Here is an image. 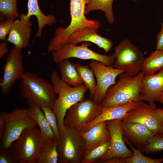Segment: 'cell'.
Segmentation results:
<instances>
[{
  "label": "cell",
  "instance_id": "6da1fadb",
  "mask_svg": "<svg viewBox=\"0 0 163 163\" xmlns=\"http://www.w3.org/2000/svg\"><path fill=\"white\" fill-rule=\"evenodd\" d=\"M51 83L57 94L52 109L56 116L60 134L65 129L64 120L67 110L73 105L84 99L88 90L84 84L78 87H71L64 82L56 71L50 75Z\"/></svg>",
  "mask_w": 163,
  "mask_h": 163
},
{
  "label": "cell",
  "instance_id": "7a4b0ae2",
  "mask_svg": "<svg viewBox=\"0 0 163 163\" xmlns=\"http://www.w3.org/2000/svg\"><path fill=\"white\" fill-rule=\"evenodd\" d=\"M144 75L141 71L134 76H129L124 72L120 74L118 82L108 89L101 103L102 107L120 106L142 100L140 92Z\"/></svg>",
  "mask_w": 163,
  "mask_h": 163
},
{
  "label": "cell",
  "instance_id": "3957f363",
  "mask_svg": "<svg viewBox=\"0 0 163 163\" xmlns=\"http://www.w3.org/2000/svg\"><path fill=\"white\" fill-rule=\"evenodd\" d=\"M19 89L22 97L27 101L35 104L41 109L43 107L52 109L56 98L51 83L31 72H25L21 79Z\"/></svg>",
  "mask_w": 163,
  "mask_h": 163
},
{
  "label": "cell",
  "instance_id": "277c9868",
  "mask_svg": "<svg viewBox=\"0 0 163 163\" xmlns=\"http://www.w3.org/2000/svg\"><path fill=\"white\" fill-rule=\"evenodd\" d=\"M46 142L37 126L24 129L11 147L14 152L17 163H36Z\"/></svg>",
  "mask_w": 163,
  "mask_h": 163
},
{
  "label": "cell",
  "instance_id": "5b68a950",
  "mask_svg": "<svg viewBox=\"0 0 163 163\" xmlns=\"http://www.w3.org/2000/svg\"><path fill=\"white\" fill-rule=\"evenodd\" d=\"M0 117L5 123L4 133L1 140L2 149L10 148L26 128L37 126L29 108H17L10 112H3Z\"/></svg>",
  "mask_w": 163,
  "mask_h": 163
},
{
  "label": "cell",
  "instance_id": "8992f818",
  "mask_svg": "<svg viewBox=\"0 0 163 163\" xmlns=\"http://www.w3.org/2000/svg\"><path fill=\"white\" fill-rule=\"evenodd\" d=\"M115 59L113 67L124 71L130 76L137 75L141 71L145 58L143 53L128 39L120 42L113 54Z\"/></svg>",
  "mask_w": 163,
  "mask_h": 163
},
{
  "label": "cell",
  "instance_id": "52a82bcc",
  "mask_svg": "<svg viewBox=\"0 0 163 163\" xmlns=\"http://www.w3.org/2000/svg\"><path fill=\"white\" fill-rule=\"evenodd\" d=\"M65 126L58 142L59 162L82 163L85 153L84 140L78 130L67 126Z\"/></svg>",
  "mask_w": 163,
  "mask_h": 163
},
{
  "label": "cell",
  "instance_id": "ba28073f",
  "mask_svg": "<svg viewBox=\"0 0 163 163\" xmlns=\"http://www.w3.org/2000/svg\"><path fill=\"white\" fill-rule=\"evenodd\" d=\"M101 103L90 99H84L72 106L67 111L64 120L65 126L75 128L79 132L100 114Z\"/></svg>",
  "mask_w": 163,
  "mask_h": 163
},
{
  "label": "cell",
  "instance_id": "9c48e42d",
  "mask_svg": "<svg viewBox=\"0 0 163 163\" xmlns=\"http://www.w3.org/2000/svg\"><path fill=\"white\" fill-rule=\"evenodd\" d=\"M86 42L79 46L67 43L58 50L52 52L53 61L58 64L63 60L75 58L83 60H96L107 66H113L115 61L113 54H101L94 52L88 48L91 44Z\"/></svg>",
  "mask_w": 163,
  "mask_h": 163
},
{
  "label": "cell",
  "instance_id": "30bf717a",
  "mask_svg": "<svg viewBox=\"0 0 163 163\" xmlns=\"http://www.w3.org/2000/svg\"><path fill=\"white\" fill-rule=\"evenodd\" d=\"M121 120L138 122L156 133H163V117L158 112L154 103H146L142 101L137 106L128 111Z\"/></svg>",
  "mask_w": 163,
  "mask_h": 163
},
{
  "label": "cell",
  "instance_id": "8fae6325",
  "mask_svg": "<svg viewBox=\"0 0 163 163\" xmlns=\"http://www.w3.org/2000/svg\"><path fill=\"white\" fill-rule=\"evenodd\" d=\"M21 50L14 46L6 59L2 79L0 82V91L4 96L9 94L12 85L21 79L25 73Z\"/></svg>",
  "mask_w": 163,
  "mask_h": 163
},
{
  "label": "cell",
  "instance_id": "7c38bea8",
  "mask_svg": "<svg viewBox=\"0 0 163 163\" xmlns=\"http://www.w3.org/2000/svg\"><path fill=\"white\" fill-rule=\"evenodd\" d=\"M89 66L96 79V91L93 100L101 103L109 88L116 83L115 79L117 76L124 71L94 60H91Z\"/></svg>",
  "mask_w": 163,
  "mask_h": 163
},
{
  "label": "cell",
  "instance_id": "4fadbf2b",
  "mask_svg": "<svg viewBox=\"0 0 163 163\" xmlns=\"http://www.w3.org/2000/svg\"><path fill=\"white\" fill-rule=\"evenodd\" d=\"M121 119L107 121V127L110 136V146L107 153L98 163H105L113 158H125L132 156V150L129 149L125 144L121 129Z\"/></svg>",
  "mask_w": 163,
  "mask_h": 163
},
{
  "label": "cell",
  "instance_id": "5bb4252c",
  "mask_svg": "<svg viewBox=\"0 0 163 163\" xmlns=\"http://www.w3.org/2000/svg\"><path fill=\"white\" fill-rule=\"evenodd\" d=\"M31 17L21 13L19 18L14 21L6 41L21 50L29 45L31 31Z\"/></svg>",
  "mask_w": 163,
  "mask_h": 163
},
{
  "label": "cell",
  "instance_id": "9a60e30c",
  "mask_svg": "<svg viewBox=\"0 0 163 163\" xmlns=\"http://www.w3.org/2000/svg\"><path fill=\"white\" fill-rule=\"evenodd\" d=\"M121 127L123 138L140 150L148 140L156 134L143 125L135 122L121 120Z\"/></svg>",
  "mask_w": 163,
  "mask_h": 163
},
{
  "label": "cell",
  "instance_id": "2e32d148",
  "mask_svg": "<svg viewBox=\"0 0 163 163\" xmlns=\"http://www.w3.org/2000/svg\"><path fill=\"white\" fill-rule=\"evenodd\" d=\"M98 30V29L89 27L78 30L71 35L67 43L77 45L82 42H90L95 44L107 53L111 50L113 43L109 39L99 35Z\"/></svg>",
  "mask_w": 163,
  "mask_h": 163
},
{
  "label": "cell",
  "instance_id": "e0dca14e",
  "mask_svg": "<svg viewBox=\"0 0 163 163\" xmlns=\"http://www.w3.org/2000/svg\"><path fill=\"white\" fill-rule=\"evenodd\" d=\"M163 92V68L157 73L144 75L140 92L142 101H146L149 103L157 101Z\"/></svg>",
  "mask_w": 163,
  "mask_h": 163
},
{
  "label": "cell",
  "instance_id": "ac0fdd59",
  "mask_svg": "<svg viewBox=\"0 0 163 163\" xmlns=\"http://www.w3.org/2000/svg\"><path fill=\"white\" fill-rule=\"evenodd\" d=\"M142 100L133 101L116 106L102 107L101 112L94 120L83 126L80 132L86 131L100 122L117 119H122L129 111L137 106Z\"/></svg>",
  "mask_w": 163,
  "mask_h": 163
},
{
  "label": "cell",
  "instance_id": "d6986e66",
  "mask_svg": "<svg viewBox=\"0 0 163 163\" xmlns=\"http://www.w3.org/2000/svg\"><path fill=\"white\" fill-rule=\"evenodd\" d=\"M80 133L85 143V155L96 145L110 139V133L107 127V121L98 123L87 130Z\"/></svg>",
  "mask_w": 163,
  "mask_h": 163
},
{
  "label": "cell",
  "instance_id": "ffe728a7",
  "mask_svg": "<svg viewBox=\"0 0 163 163\" xmlns=\"http://www.w3.org/2000/svg\"><path fill=\"white\" fill-rule=\"evenodd\" d=\"M27 17L35 16L38 21V28L35 37H40L43 27L46 25H50L55 23L56 19L55 16L50 14L46 15L41 11L39 7L38 0H28L27 4Z\"/></svg>",
  "mask_w": 163,
  "mask_h": 163
},
{
  "label": "cell",
  "instance_id": "44dd1931",
  "mask_svg": "<svg viewBox=\"0 0 163 163\" xmlns=\"http://www.w3.org/2000/svg\"><path fill=\"white\" fill-rule=\"evenodd\" d=\"M32 118L38 126L41 133L46 141L56 138L53 131L41 108L35 104L27 101Z\"/></svg>",
  "mask_w": 163,
  "mask_h": 163
},
{
  "label": "cell",
  "instance_id": "7402d4cb",
  "mask_svg": "<svg viewBox=\"0 0 163 163\" xmlns=\"http://www.w3.org/2000/svg\"><path fill=\"white\" fill-rule=\"evenodd\" d=\"M61 78L66 83L73 87H78L83 84L74 64L68 59L59 63Z\"/></svg>",
  "mask_w": 163,
  "mask_h": 163
},
{
  "label": "cell",
  "instance_id": "603a6c76",
  "mask_svg": "<svg viewBox=\"0 0 163 163\" xmlns=\"http://www.w3.org/2000/svg\"><path fill=\"white\" fill-rule=\"evenodd\" d=\"M163 68V50H157L145 58L141 71L145 75L154 74Z\"/></svg>",
  "mask_w": 163,
  "mask_h": 163
},
{
  "label": "cell",
  "instance_id": "cb8c5ba5",
  "mask_svg": "<svg viewBox=\"0 0 163 163\" xmlns=\"http://www.w3.org/2000/svg\"><path fill=\"white\" fill-rule=\"evenodd\" d=\"M58 142L56 138L47 141L38 155L36 163H57L59 161Z\"/></svg>",
  "mask_w": 163,
  "mask_h": 163
},
{
  "label": "cell",
  "instance_id": "d4e9b609",
  "mask_svg": "<svg viewBox=\"0 0 163 163\" xmlns=\"http://www.w3.org/2000/svg\"><path fill=\"white\" fill-rule=\"evenodd\" d=\"M114 0H91L85 7V15L95 10H101L104 13L105 16L108 23L111 24L114 22V18L113 9Z\"/></svg>",
  "mask_w": 163,
  "mask_h": 163
},
{
  "label": "cell",
  "instance_id": "484cf974",
  "mask_svg": "<svg viewBox=\"0 0 163 163\" xmlns=\"http://www.w3.org/2000/svg\"><path fill=\"white\" fill-rule=\"evenodd\" d=\"M74 64L83 84L88 88L89 91L90 98L93 99L95 92L96 82L92 69L87 66H83L79 63H74Z\"/></svg>",
  "mask_w": 163,
  "mask_h": 163
},
{
  "label": "cell",
  "instance_id": "4316f807",
  "mask_svg": "<svg viewBox=\"0 0 163 163\" xmlns=\"http://www.w3.org/2000/svg\"><path fill=\"white\" fill-rule=\"evenodd\" d=\"M110 139L96 145L85 155L82 163L99 162L108 152L110 147Z\"/></svg>",
  "mask_w": 163,
  "mask_h": 163
},
{
  "label": "cell",
  "instance_id": "83f0119b",
  "mask_svg": "<svg viewBox=\"0 0 163 163\" xmlns=\"http://www.w3.org/2000/svg\"><path fill=\"white\" fill-rule=\"evenodd\" d=\"M17 0H0V21L19 18Z\"/></svg>",
  "mask_w": 163,
  "mask_h": 163
},
{
  "label": "cell",
  "instance_id": "f1b7e54d",
  "mask_svg": "<svg viewBox=\"0 0 163 163\" xmlns=\"http://www.w3.org/2000/svg\"><path fill=\"white\" fill-rule=\"evenodd\" d=\"M123 140L131 148L133 152L132 156L125 158V163H160L163 162V157L153 159L147 157L142 153L140 150L135 148L128 140L124 138Z\"/></svg>",
  "mask_w": 163,
  "mask_h": 163
},
{
  "label": "cell",
  "instance_id": "f546056e",
  "mask_svg": "<svg viewBox=\"0 0 163 163\" xmlns=\"http://www.w3.org/2000/svg\"><path fill=\"white\" fill-rule=\"evenodd\" d=\"M163 150V133L155 134L140 150L147 154L160 152Z\"/></svg>",
  "mask_w": 163,
  "mask_h": 163
},
{
  "label": "cell",
  "instance_id": "4dcf8cb0",
  "mask_svg": "<svg viewBox=\"0 0 163 163\" xmlns=\"http://www.w3.org/2000/svg\"><path fill=\"white\" fill-rule=\"evenodd\" d=\"M41 109L54 133L56 138L59 142L60 134L59 129L56 116L52 108L48 107H43Z\"/></svg>",
  "mask_w": 163,
  "mask_h": 163
},
{
  "label": "cell",
  "instance_id": "1f68e13d",
  "mask_svg": "<svg viewBox=\"0 0 163 163\" xmlns=\"http://www.w3.org/2000/svg\"><path fill=\"white\" fill-rule=\"evenodd\" d=\"M17 161L14 152L11 147L1 148L0 150V163H16Z\"/></svg>",
  "mask_w": 163,
  "mask_h": 163
},
{
  "label": "cell",
  "instance_id": "d6a6232c",
  "mask_svg": "<svg viewBox=\"0 0 163 163\" xmlns=\"http://www.w3.org/2000/svg\"><path fill=\"white\" fill-rule=\"evenodd\" d=\"M14 21L13 19H7L0 21V40L2 41H6V37L10 32Z\"/></svg>",
  "mask_w": 163,
  "mask_h": 163
},
{
  "label": "cell",
  "instance_id": "836d02e7",
  "mask_svg": "<svg viewBox=\"0 0 163 163\" xmlns=\"http://www.w3.org/2000/svg\"><path fill=\"white\" fill-rule=\"evenodd\" d=\"M161 28L156 36V49L163 50V21L161 23Z\"/></svg>",
  "mask_w": 163,
  "mask_h": 163
},
{
  "label": "cell",
  "instance_id": "e575fe53",
  "mask_svg": "<svg viewBox=\"0 0 163 163\" xmlns=\"http://www.w3.org/2000/svg\"><path fill=\"white\" fill-rule=\"evenodd\" d=\"M8 42L7 41H2L0 44V58H2L8 51L7 45Z\"/></svg>",
  "mask_w": 163,
  "mask_h": 163
},
{
  "label": "cell",
  "instance_id": "d590c367",
  "mask_svg": "<svg viewBox=\"0 0 163 163\" xmlns=\"http://www.w3.org/2000/svg\"><path fill=\"white\" fill-rule=\"evenodd\" d=\"M106 163H125V158H114L107 161Z\"/></svg>",
  "mask_w": 163,
  "mask_h": 163
},
{
  "label": "cell",
  "instance_id": "8d00e7d4",
  "mask_svg": "<svg viewBox=\"0 0 163 163\" xmlns=\"http://www.w3.org/2000/svg\"><path fill=\"white\" fill-rule=\"evenodd\" d=\"M5 130V123L3 119L0 117V138L1 140L4 135Z\"/></svg>",
  "mask_w": 163,
  "mask_h": 163
},
{
  "label": "cell",
  "instance_id": "74e56055",
  "mask_svg": "<svg viewBox=\"0 0 163 163\" xmlns=\"http://www.w3.org/2000/svg\"><path fill=\"white\" fill-rule=\"evenodd\" d=\"M157 101L163 104V92L161 93Z\"/></svg>",
  "mask_w": 163,
  "mask_h": 163
},
{
  "label": "cell",
  "instance_id": "f35d334b",
  "mask_svg": "<svg viewBox=\"0 0 163 163\" xmlns=\"http://www.w3.org/2000/svg\"><path fill=\"white\" fill-rule=\"evenodd\" d=\"M158 113L163 117V109L157 108Z\"/></svg>",
  "mask_w": 163,
  "mask_h": 163
},
{
  "label": "cell",
  "instance_id": "ab89813d",
  "mask_svg": "<svg viewBox=\"0 0 163 163\" xmlns=\"http://www.w3.org/2000/svg\"><path fill=\"white\" fill-rule=\"evenodd\" d=\"M132 0L134 2H136V1H137L138 0Z\"/></svg>",
  "mask_w": 163,
  "mask_h": 163
}]
</instances>
